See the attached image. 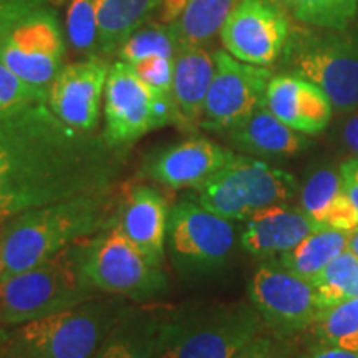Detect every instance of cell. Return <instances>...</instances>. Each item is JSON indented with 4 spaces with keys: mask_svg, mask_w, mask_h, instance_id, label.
Returning <instances> with one entry per match:
<instances>
[{
    "mask_svg": "<svg viewBox=\"0 0 358 358\" xmlns=\"http://www.w3.org/2000/svg\"><path fill=\"white\" fill-rule=\"evenodd\" d=\"M127 158L105 138L62 122L47 101L0 115V221L118 187Z\"/></svg>",
    "mask_w": 358,
    "mask_h": 358,
    "instance_id": "1",
    "label": "cell"
},
{
    "mask_svg": "<svg viewBox=\"0 0 358 358\" xmlns=\"http://www.w3.org/2000/svg\"><path fill=\"white\" fill-rule=\"evenodd\" d=\"M116 189L58 201L6 219L0 229V280L29 271L113 224L122 203Z\"/></svg>",
    "mask_w": 358,
    "mask_h": 358,
    "instance_id": "2",
    "label": "cell"
},
{
    "mask_svg": "<svg viewBox=\"0 0 358 358\" xmlns=\"http://www.w3.org/2000/svg\"><path fill=\"white\" fill-rule=\"evenodd\" d=\"M87 239L38 266L0 280V324L17 327L98 297L85 274Z\"/></svg>",
    "mask_w": 358,
    "mask_h": 358,
    "instance_id": "3",
    "label": "cell"
},
{
    "mask_svg": "<svg viewBox=\"0 0 358 358\" xmlns=\"http://www.w3.org/2000/svg\"><path fill=\"white\" fill-rule=\"evenodd\" d=\"M262 327L252 303H182L164 317L161 358H232Z\"/></svg>",
    "mask_w": 358,
    "mask_h": 358,
    "instance_id": "4",
    "label": "cell"
},
{
    "mask_svg": "<svg viewBox=\"0 0 358 358\" xmlns=\"http://www.w3.org/2000/svg\"><path fill=\"white\" fill-rule=\"evenodd\" d=\"M129 303L116 295L95 297L17 325L7 337L6 358H93Z\"/></svg>",
    "mask_w": 358,
    "mask_h": 358,
    "instance_id": "5",
    "label": "cell"
},
{
    "mask_svg": "<svg viewBox=\"0 0 358 358\" xmlns=\"http://www.w3.org/2000/svg\"><path fill=\"white\" fill-rule=\"evenodd\" d=\"M196 201L229 221H248L277 204H289L301 191L297 179L252 156L234 155L229 163L192 187Z\"/></svg>",
    "mask_w": 358,
    "mask_h": 358,
    "instance_id": "6",
    "label": "cell"
},
{
    "mask_svg": "<svg viewBox=\"0 0 358 358\" xmlns=\"http://www.w3.org/2000/svg\"><path fill=\"white\" fill-rule=\"evenodd\" d=\"M85 274L98 292L133 303L155 302L169 290L164 268L148 261L115 222L87 239Z\"/></svg>",
    "mask_w": 358,
    "mask_h": 358,
    "instance_id": "7",
    "label": "cell"
},
{
    "mask_svg": "<svg viewBox=\"0 0 358 358\" xmlns=\"http://www.w3.org/2000/svg\"><path fill=\"white\" fill-rule=\"evenodd\" d=\"M103 111V138L115 150L124 151L153 129L181 124L173 95H163L148 87L131 65L122 60L110 66Z\"/></svg>",
    "mask_w": 358,
    "mask_h": 358,
    "instance_id": "8",
    "label": "cell"
},
{
    "mask_svg": "<svg viewBox=\"0 0 358 358\" xmlns=\"http://www.w3.org/2000/svg\"><path fill=\"white\" fill-rule=\"evenodd\" d=\"M236 245V227L186 194L169 209L166 250L181 275L199 277L217 272Z\"/></svg>",
    "mask_w": 358,
    "mask_h": 358,
    "instance_id": "9",
    "label": "cell"
},
{
    "mask_svg": "<svg viewBox=\"0 0 358 358\" xmlns=\"http://www.w3.org/2000/svg\"><path fill=\"white\" fill-rule=\"evenodd\" d=\"M285 58L290 73L308 80L325 93L334 110L358 108V42L335 34L299 35Z\"/></svg>",
    "mask_w": 358,
    "mask_h": 358,
    "instance_id": "10",
    "label": "cell"
},
{
    "mask_svg": "<svg viewBox=\"0 0 358 358\" xmlns=\"http://www.w3.org/2000/svg\"><path fill=\"white\" fill-rule=\"evenodd\" d=\"M249 297L264 327L282 338L310 330L322 312L312 282L277 259H267L257 267L249 284Z\"/></svg>",
    "mask_w": 358,
    "mask_h": 358,
    "instance_id": "11",
    "label": "cell"
},
{
    "mask_svg": "<svg viewBox=\"0 0 358 358\" xmlns=\"http://www.w3.org/2000/svg\"><path fill=\"white\" fill-rule=\"evenodd\" d=\"M64 30L48 6L24 17L0 42L2 64L25 83L47 92L64 66Z\"/></svg>",
    "mask_w": 358,
    "mask_h": 358,
    "instance_id": "12",
    "label": "cell"
},
{
    "mask_svg": "<svg viewBox=\"0 0 358 358\" xmlns=\"http://www.w3.org/2000/svg\"><path fill=\"white\" fill-rule=\"evenodd\" d=\"M214 77L206 98L201 127L226 133L266 103L272 71L237 60L229 52L214 53Z\"/></svg>",
    "mask_w": 358,
    "mask_h": 358,
    "instance_id": "13",
    "label": "cell"
},
{
    "mask_svg": "<svg viewBox=\"0 0 358 358\" xmlns=\"http://www.w3.org/2000/svg\"><path fill=\"white\" fill-rule=\"evenodd\" d=\"M226 52L250 65H272L289 42V19L274 0H239L221 29Z\"/></svg>",
    "mask_w": 358,
    "mask_h": 358,
    "instance_id": "14",
    "label": "cell"
},
{
    "mask_svg": "<svg viewBox=\"0 0 358 358\" xmlns=\"http://www.w3.org/2000/svg\"><path fill=\"white\" fill-rule=\"evenodd\" d=\"M110 64L101 55L62 66L47 92V105L69 127L93 133L100 120Z\"/></svg>",
    "mask_w": 358,
    "mask_h": 358,
    "instance_id": "15",
    "label": "cell"
},
{
    "mask_svg": "<svg viewBox=\"0 0 358 358\" xmlns=\"http://www.w3.org/2000/svg\"><path fill=\"white\" fill-rule=\"evenodd\" d=\"M234 155L208 138H187L151 151L143 161L141 174L171 189L196 187L229 163Z\"/></svg>",
    "mask_w": 358,
    "mask_h": 358,
    "instance_id": "16",
    "label": "cell"
},
{
    "mask_svg": "<svg viewBox=\"0 0 358 358\" xmlns=\"http://www.w3.org/2000/svg\"><path fill=\"white\" fill-rule=\"evenodd\" d=\"M169 204L158 187L136 185L122 196L116 227L143 256L155 266L163 267L166 259Z\"/></svg>",
    "mask_w": 358,
    "mask_h": 358,
    "instance_id": "17",
    "label": "cell"
},
{
    "mask_svg": "<svg viewBox=\"0 0 358 358\" xmlns=\"http://www.w3.org/2000/svg\"><path fill=\"white\" fill-rule=\"evenodd\" d=\"M267 108L295 131L319 134L334 115V105L319 87L294 73L274 75L266 93Z\"/></svg>",
    "mask_w": 358,
    "mask_h": 358,
    "instance_id": "18",
    "label": "cell"
},
{
    "mask_svg": "<svg viewBox=\"0 0 358 358\" xmlns=\"http://www.w3.org/2000/svg\"><path fill=\"white\" fill-rule=\"evenodd\" d=\"M324 227L308 216L302 208L277 204L254 214L245 221L241 232V245L252 256L279 259L292 250L308 234Z\"/></svg>",
    "mask_w": 358,
    "mask_h": 358,
    "instance_id": "19",
    "label": "cell"
},
{
    "mask_svg": "<svg viewBox=\"0 0 358 358\" xmlns=\"http://www.w3.org/2000/svg\"><path fill=\"white\" fill-rule=\"evenodd\" d=\"M168 307L129 303L93 358H161V329Z\"/></svg>",
    "mask_w": 358,
    "mask_h": 358,
    "instance_id": "20",
    "label": "cell"
},
{
    "mask_svg": "<svg viewBox=\"0 0 358 358\" xmlns=\"http://www.w3.org/2000/svg\"><path fill=\"white\" fill-rule=\"evenodd\" d=\"M226 138L236 150L259 158H290L312 145L307 134L282 123L266 103L236 127L227 129Z\"/></svg>",
    "mask_w": 358,
    "mask_h": 358,
    "instance_id": "21",
    "label": "cell"
},
{
    "mask_svg": "<svg viewBox=\"0 0 358 358\" xmlns=\"http://www.w3.org/2000/svg\"><path fill=\"white\" fill-rule=\"evenodd\" d=\"M214 69V55L206 47H181L176 53L173 98L185 128L201 127Z\"/></svg>",
    "mask_w": 358,
    "mask_h": 358,
    "instance_id": "22",
    "label": "cell"
},
{
    "mask_svg": "<svg viewBox=\"0 0 358 358\" xmlns=\"http://www.w3.org/2000/svg\"><path fill=\"white\" fill-rule=\"evenodd\" d=\"M98 53L113 55L159 8L161 0H96Z\"/></svg>",
    "mask_w": 358,
    "mask_h": 358,
    "instance_id": "23",
    "label": "cell"
},
{
    "mask_svg": "<svg viewBox=\"0 0 358 358\" xmlns=\"http://www.w3.org/2000/svg\"><path fill=\"white\" fill-rule=\"evenodd\" d=\"M350 234L352 231L334 229V227L324 226L308 234L292 250L282 254L277 261L297 275L312 280L335 257L348 249Z\"/></svg>",
    "mask_w": 358,
    "mask_h": 358,
    "instance_id": "24",
    "label": "cell"
},
{
    "mask_svg": "<svg viewBox=\"0 0 358 358\" xmlns=\"http://www.w3.org/2000/svg\"><path fill=\"white\" fill-rule=\"evenodd\" d=\"M239 0H189L173 29L176 32L179 48L204 47L211 42L226 24Z\"/></svg>",
    "mask_w": 358,
    "mask_h": 358,
    "instance_id": "25",
    "label": "cell"
},
{
    "mask_svg": "<svg viewBox=\"0 0 358 358\" xmlns=\"http://www.w3.org/2000/svg\"><path fill=\"white\" fill-rule=\"evenodd\" d=\"M310 282L322 310L358 299V257L343 250Z\"/></svg>",
    "mask_w": 358,
    "mask_h": 358,
    "instance_id": "26",
    "label": "cell"
},
{
    "mask_svg": "<svg viewBox=\"0 0 358 358\" xmlns=\"http://www.w3.org/2000/svg\"><path fill=\"white\" fill-rule=\"evenodd\" d=\"M310 330L315 343L358 348V299L324 308Z\"/></svg>",
    "mask_w": 358,
    "mask_h": 358,
    "instance_id": "27",
    "label": "cell"
},
{
    "mask_svg": "<svg viewBox=\"0 0 358 358\" xmlns=\"http://www.w3.org/2000/svg\"><path fill=\"white\" fill-rule=\"evenodd\" d=\"M303 24L343 30L355 17L358 0H277Z\"/></svg>",
    "mask_w": 358,
    "mask_h": 358,
    "instance_id": "28",
    "label": "cell"
},
{
    "mask_svg": "<svg viewBox=\"0 0 358 358\" xmlns=\"http://www.w3.org/2000/svg\"><path fill=\"white\" fill-rule=\"evenodd\" d=\"M179 42L171 24H151L141 27L122 45L118 50L120 60L133 65L148 57L176 58Z\"/></svg>",
    "mask_w": 358,
    "mask_h": 358,
    "instance_id": "29",
    "label": "cell"
},
{
    "mask_svg": "<svg viewBox=\"0 0 358 358\" xmlns=\"http://www.w3.org/2000/svg\"><path fill=\"white\" fill-rule=\"evenodd\" d=\"M66 40L83 58L98 53V2L66 0Z\"/></svg>",
    "mask_w": 358,
    "mask_h": 358,
    "instance_id": "30",
    "label": "cell"
},
{
    "mask_svg": "<svg viewBox=\"0 0 358 358\" xmlns=\"http://www.w3.org/2000/svg\"><path fill=\"white\" fill-rule=\"evenodd\" d=\"M343 191L340 173L334 169H317L301 187V208L324 226L327 213L330 211L335 199Z\"/></svg>",
    "mask_w": 358,
    "mask_h": 358,
    "instance_id": "31",
    "label": "cell"
},
{
    "mask_svg": "<svg viewBox=\"0 0 358 358\" xmlns=\"http://www.w3.org/2000/svg\"><path fill=\"white\" fill-rule=\"evenodd\" d=\"M37 101H47V90L25 83L0 60V115Z\"/></svg>",
    "mask_w": 358,
    "mask_h": 358,
    "instance_id": "32",
    "label": "cell"
},
{
    "mask_svg": "<svg viewBox=\"0 0 358 358\" xmlns=\"http://www.w3.org/2000/svg\"><path fill=\"white\" fill-rule=\"evenodd\" d=\"M134 73L156 92L163 95H173L174 82V58L169 57H148L131 65Z\"/></svg>",
    "mask_w": 358,
    "mask_h": 358,
    "instance_id": "33",
    "label": "cell"
},
{
    "mask_svg": "<svg viewBox=\"0 0 358 358\" xmlns=\"http://www.w3.org/2000/svg\"><path fill=\"white\" fill-rule=\"evenodd\" d=\"M232 358H299L295 355L294 345L289 338L277 335H264L262 332L254 337L248 345L241 348Z\"/></svg>",
    "mask_w": 358,
    "mask_h": 358,
    "instance_id": "34",
    "label": "cell"
},
{
    "mask_svg": "<svg viewBox=\"0 0 358 358\" xmlns=\"http://www.w3.org/2000/svg\"><path fill=\"white\" fill-rule=\"evenodd\" d=\"M48 3L50 0H0V42L24 17Z\"/></svg>",
    "mask_w": 358,
    "mask_h": 358,
    "instance_id": "35",
    "label": "cell"
},
{
    "mask_svg": "<svg viewBox=\"0 0 358 358\" xmlns=\"http://www.w3.org/2000/svg\"><path fill=\"white\" fill-rule=\"evenodd\" d=\"M324 226L342 231L358 229V211L355 206L352 204V201L348 199L345 191L340 192L338 198L335 199L332 208H330V211L327 213Z\"/></svg>",
    "mask_w": 358,
    "mask_h": 358,
    "instance_id": "36",
    "label": "cell"
},
{
    "mask_svg": "<svg viewBox=\"0 0 358 358\" xmlns=\"http://www.w3.org/2000/svg\"><path fill=\"white\" fill-rule=\"evenodd\" d=\"M340 179H342V187L348 196V199L352 201V204L355 206L358 211V156L343 161L340 164Z\"/></svg>",
    "mask_w": 358,
    "mask_h": 358,
    "instance_id": "37",
    "label": "cell"
},
{
    "mask_svg": "<svg viewBox=\"0 0 358 358\" xmlns=\"http://www.w3.org/2000/svg\"><path fill=\"white\" fill-rule=\"evenodd\" d=\"M299 358H358V348H342L332 345H322V343H313V345Z\"/></svg>",
    "mask_w": 358,
    "mask_h": 358,
    "instance_id": "38",
    "label": "cell"
},
{
    "mask_svg": "<svg viewBox=\"0 0 358 358\" xmlns=\"http://www.w3.org/2000/svg\"><path fill=\"white\" fill-rule=\"evenodd\" d=\"M189 0H161L159 3V20L161 24H173L176 22L181 13L185 12Z\"/></svg>",
    "mask_w": 358,
    "mask_h": 358,
    "instance_id": "39",
    "label": "cell"
},
{
    "mask_svg": "<svg viewBox=\"0 0 358 358\" xmlns=\"http://www.w3.org/2000/svg\"><path fill=\"white\" fill-rule=\"evenodd\" d=\"M342 136L345 145L353 151V155L358 156V111L348 118L345 127H343Z\"/></svg>",
    "mask_w": 358,
    "mask_h": 358,
    "instance_id": "40",
    "label": "cell"
},
{
    "mask_svg": "<svg viewBox=\"0 0 358 358\" xmlns=\"http://www.w3.org/2000/svg\"><path fill=\"white\" fill-rule=\"evenodd\" d=\"M348 250H350L353 256L358 257V229L352 231L350 241H348Z\"/></svg>",
    "mask_w": 358,
    "mask_h": 358,
    "instance_id": "41",
    "label": "cell"
}]
</instances>
